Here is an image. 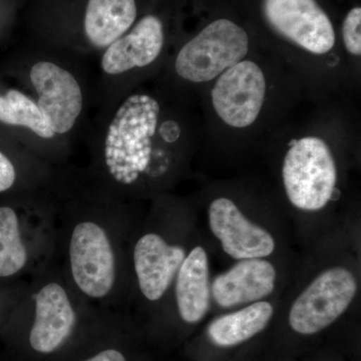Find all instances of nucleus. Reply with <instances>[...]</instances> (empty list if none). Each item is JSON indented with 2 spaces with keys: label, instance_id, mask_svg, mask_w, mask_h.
<instances>
[{
  "label": "nucleus",
  "instance_id": "nucleus-2",
  "mask_svg": "<svg viewBox=\"0 0 361 361\" xmlns=\"http://www.w3.org/2000/svg\"><path fill=\"white\" fill-rule=\"evenodd\" d=\"M179 123L146 92L130 94L106 126L96 157L97 184L114 196H149L179 170Z\"/></svg>",
  "mask_w": 361,
  "mask_h": 361
},
{
  "label": "nucleus",
  "instance_id": "nucleus-16",
  "mask_svg": "<svg viewBox=\"0 0 361 361\" xmlns=\"http://www.w3.org/2000/svg\"><path fill=\"white\" fill-rule=\"evenodd\" d=\"M274 312V305L269 300L249 304L218 316L209 324L207 336L218 348H234L265 330Z\"/></svg>",
  "mask_w": 361,
  "mask_h": 361
},
{
  "label": "nucleus",
  "instance_id": "nucleus-8",
  "mask_svg": "<svg viewBox=\"0 0 361 361\" xmlns=\"http://www.w3.org/2000/svg\"><path fill=\"white\" fill-rule=\"evenodd\" d=\"M248 51L245 30L222 18L206 26L180 49L175 70L188 82H210L243 61Z\"/></svg>",
  "mask_w": 361,
  "mask_h": 361
},
{
  "label": "nucleus",
  "instance_id": "nucleus-7",
  "mask_svg": "<svg viewBox=\"0 0 361 361\" xmlns=\"http://www.w3.org/2000/svg\"><path fill=\"white\" fill-rule=\"evenodd\" d=\"M358 289L357 275L349 266L341 263L323 268L292 301L289 326L304 336L329 329L351 307Z\"/></svg>",
  "mask_w": 361,
  "mask_h": 361
},
{
  "label": "nucleus",
  "instance_id": "nucleus-5",
  "mask_svg": "<svg viewBox=\"0 0 361 361\" xmlns=\"http://www.w3.org/2000/svg\"><path fill=\"white\" fill-rule=\"evenodd\" d=\"M56 203L39 202L20 213L0 206V279L30 278L56 258Z\"/></svg>",
  "mask_w": 361,
  "mask_h": 361
},
{
  "label": "nucleus",
  "instance_id": "nucleus-9",
  "mask_svg": "<svg viewBox=\"0 0 361 361\" xmlns=\"http://www.w3.org/2000/svg\"><path fill=\"white\" fill-rule=\"evenodd\" d=\"M207 216L211 234L233 260L270 258L276 252L277 240L273 233L248 217L231 199H214Z\"/></svg>",
  "mask_w": 361,
  "mask_h": 361
},
{
  "label": "nucleus",
  "instance_id": "nucleus-21",
  "mask_svg": "<svg viewBox=\"0 0 361 361\" xmlns=\"http://www.w3.org/2000/svg\"><path fill=\"white\" fill-rule=\"evenodd\" d=\"M80 361H128L122 350L116 348H106Z\"/></svg>",
  "mask_w": 361,
  "mask_h": 361
},
{
  "label": "nucleus",
  "instance_id": "nucleus-1",
  "mask_svg": "<svg viewBox=\"0 0 361 361\" xmlns=\"http://www.w3.org/2000/svg\"><path fill=\"white\" fill-rule=\"evenodd\" d=\"M97 188L96 196L56 203V261L94 314L114 316L130 306L129 251L139 220L122 199Z\"/></svg>",
  "mask_w": 361,
  "mask_h": 361
},
{
  "label": "nucleus",
  "instance_id": "nucleus-12",
  "mask_svg": "<svg viewBox=\"0 0 361 361\" xmlns=\"http://www.w3.org/2000/svg\"><path fill=\"white\" fill-rule=\"evenodd\" d=\"M30 82L37 94V104L54 135L70 132L82 111L84 97L77 78L51 61L32 66Z\"/></svg>",
  "mask_w": 361,
  "mask_h": 361
},
{
  "label": "nucleus",
  "instance_id": "nucleus-11",
  "mask_svg": "<svg viewBox=\"0 0 361 361\" xmlns=\"http://www.w3.org/2000/svg\"><path fill=\"white\" fill-rule=\"evenodd\" d=\"M263 9L270 25L301 49L314 54L334 49V25L315 0H264Z\"/></svg>",
  "mask_w": 361,
  "mask_h": 361
},
{
  "label": "nucleus",
  "instance_id": "nucleus-15",
  "mask_svg": "<svg viewBox=\"0 0 361 361\" xmlns=\"http://www.w3.org/2000/svg\"><path fill=\"white\" fill-rule=\"evenodd\" d=\"M164 42L161 20L154 16H145L129 33L106 47L102 58V68L108 75H116L145 68L159 58Z\"/></svg>",
  "mask_w": 361,
  "mask_h": 361
},
{
  "label": "nucleus",
  "instance_id": "nucleus-10",
  "mask_svg": "<svg viewBox=\"0 0 361 361\" xmlns=\"http://www.w3.org/2000/svg\"><path fill=\"white\" fill-rule=\"evenodd\" d=\"M266 89L260 66L243 59L219 75L211 92L214 110L230 127H249L260 115Z\"/></svg>",
  "mask_w": 361,
  "mask_h": 361
},
{
  "label": "nucleus",
  "instance_id": "nucleus-14",
  "mask_svg": "<svg viewBox=\"0 0 361 361\" xmlns=\"http://www.w3.org/2000/svg\"><path fill=\"white\" fill-rule=\"evenodd\" d=\"M210 262L200 244L190 247L171 288L165 307H174L180 322H201L212 306Z\"/></svg>",
  "mask_w": 361,
  "mask_h": 361
},
{
  "label": "nucleus",
  "instance_id": "nucleus-13",
  "mask_svg": "<svg viewBox=\"0 0 361 361\" xmlns=\"http://www.w3.org/2000/svg\"><path fill=\"white\" fill-rule=\"evenodd\" d=\"M277 283V267L269 258L238 260L212 279V303L222 310H234L267 300Z\"/></svg>",
  "mask_w": 361,
  "mask_h": 361
},
{
  "label": "nucleus",
  "instance_id": "nucleus-3",
  "mask_svg": "<svg viewBox=\"0 0 361 361\" xmlns=\"http://www.w3.org/2000/svg\"><path fill=\"white\" fill-rule=\"evenodd\" d=\"M184 226L161 214L135 226L129 251L130 307H165L190 249Z\"/></svg>",
  "mask_w": 361,
  "mask_h": 361
},
{
  "label": "nucleus",
  "instance_id": "nucleus-19",
  "mask_svg": "<svg viewBox=\"0 0 361 361\" xmlns=\"http://www.w3.org/2000/svg\"><path fill=\"white\" fill-rule=\"evenodd\" d=\"M361 8L355 7L349 11L342 26L344 45L346 51L355 56L361 54Z\"/></svg>",
  "mask_w": 361,
  "mask_h": 361
},
{
  "label": "nucleus",
  "instance_id": "nucleus-6",
  "mask_svg": "<svg viewBox=\"0 0 361 361\" xmlns=\"http://www.w3.org/2000/svg\"><path fill=\"white\" fill-rule=\"evenodd\" d=\"M337 167L329 145L317 137L294 142L284 157L282 180L292 206L303 213L324 210L336 192Z\"/></svg>",
  "mask_w": 361,
  "mask_h": 361
},
{
  "label": "nucleus",
  "instance_id": "nucleus-20",
  "mask_svg": "<svg viewBox=\"0 0 361 361\" xmlns=\"http://www.w3.org/2000/svg\"><path fill=\"white\" fill-rule=\"evenodd\" d=\"M18 180V171L8 157L0 151V193L8 191Z\"/></svg>",
  "mask_w": 361,
  "mask_h": 361
},
{
  "label": "nucleus",
  "instance_id": "nucleus-18",
  "mask_svg": "<svg viewBox=\"0 0 361 361\" xmlns=\"http://www.w3.org/2000/svg\"><path fill=\"white\" fill-rule=\"evenodd\" d=\"M0 122L27 128L42 139L49 140L56 135L37 102L18 90H7L0 96Z\"/></svg>",
  "mask_w": 361,
  "mask_h": 361
},
{
  "label": "nucleus",
  "instance_id": "nucleus-17",
  "mask_svg": "<svg viewBox=\"0 0 361 361\" xmlns=\"http://www.w3.org/2000/svg\"><path fill=\"white\" fill-rule=\"evenodd\" d=\"M135 18V0H89L85 35L94 47H108L130 30Z\"/></svg>",
  "mask_w": 361,
  "mask_h": 361
},
{
  "label": "nucleus",
  "instance_id": "nucleus-4",
  "mask_svg": "<svg viewBox=\"0 0 361 361\" xmlns=\"http://www.w3.org/2000/svg\"><path fill=\"white\" fill-rule=\"evenodd\" d=\"M30 310L28 343L33 353L51 355L63 348L85 318L94 317L52 260L30 278L23 296Z\"/></svg>",
  "mask_w": 361,
  "mask_h": 361
}]
</instances>
